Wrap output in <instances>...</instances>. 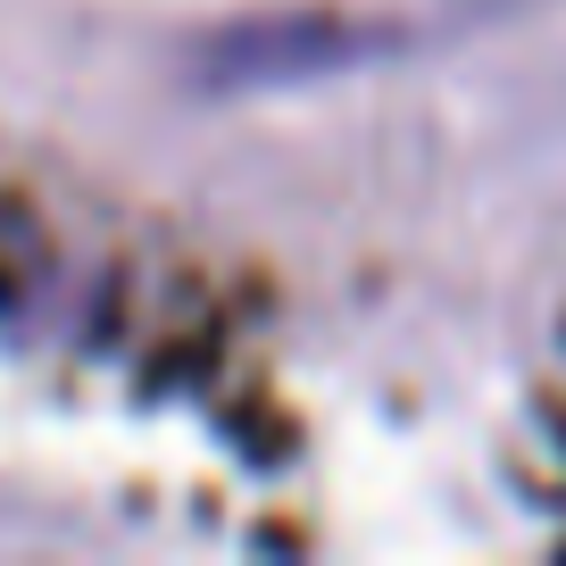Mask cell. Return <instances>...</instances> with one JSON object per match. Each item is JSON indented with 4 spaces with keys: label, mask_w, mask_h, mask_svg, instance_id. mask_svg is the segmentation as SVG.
<instances>
[{
    "label": "cell",
    "mask_w": 566,
    "mask_h": 566,
    "mask_svg": "<svg viewBox=\"0 0 566 566\" xmlns=\"http://www.w3.org/2000/svg\"><path fill=\"white\" fill-rule=\"evenodd\" d=\"M549 442H558V459H566V375H558V400H549Z\"/></svg>",
    "instance_id": "6da1fadb"
}]
</instances>
